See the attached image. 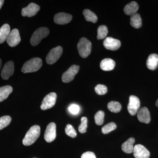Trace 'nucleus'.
<instances>
[{
  "mask_svg": "<svg viewBox=\"0 0 158 158\" xmlns=\"http://www.w3.org/2000/svg\"><path fill=\"white\" fill-rule=\"evenodd\" d=\"M40 128L38 125H34L27 132L25 137L23 140L25 146H30L34 144L40 135Z\"/></svg>",
  "mask_w": 158,
  "mask_h": 158,
  "instance_id": "f257e3e1",
  "label": "nucleus"
},
{
  "mask_svg": "<svg viewBox=\"0 0 158 158\" xmlns=\"http://www.w3.org/2000/svg\"><path fill=\"white\" fill-rule=\"evenodd\" d=\"M42 65V61L40 58H34L24 64L21 71L24 73L35 72L39 70Z\"/></svg>",
  "mask_w": 158,
  "mask_h": 158,
  "instance_id": "f03ea898",
  "label": "nucleus"
},
{
  "mask_svg": "<svg viewBox=\"0 0 158 158\" xmlns=\"http://www.w3.org/2000/svg\"><path fill=\"white\" fill-rule=\"evenodd\" d=\"M92 44L90 40L85 37L80 40L77 45L79 55L83 58H86L89 56L91 51Z\"/></svg>",
  "mask_w": 158,
  "mask_h": 158,
  "instance_id": "7ed1b4c3",
  "label": "nucleus"
},
{
  "mask_svg": "<svg viewBox=\"0 0 158 158\" xmlns=\"http://www.w3.org/2000/svg\"><path fill=\"white\" fill-rule=\"evenodd\" d=\"M49 32L48 28L40 27L37 29L31 36L30 40L31 45L33 46L38 45L43 38L48 36Z\"/></svg>",
  "mask_w": 158,
  "mask_h": 158,
  "instance_id": "20e7f679",
  "label": "nucleus"
},
{
  "mask_svg": "<svg viewBox=\"0 0 158 158\" xmlns=\"http://www.w3.org/2000/svg\"><path fill=\"white\" fill-rule=\"evenodd\" d=\"M62 52L63 49L62 47L60 46L52 49L46 58L47 63L49 65H52L56 62L62 56Z\"/></svg>",
  "mask_w": 158,
  "mask_h": 158,
  "instance_id": "39448f33",
  "label": "nucleus"
},
{
  "mask_svg": "<svg viewBox=\"0 0 158 158\" xmlns=\"http://www.w3.org/2000/svg\"><path fill=\"white\" fill-rule=\"evenodd\" d=\"M80 66L78 65H72L62 74V82L65 83H69L72 81L78 73Z\"/></svg>",
  "mask_w": 158,
  "mask_h": 158,
  "instance_id": "423d86ee",
  "label": "nucleus"
},
{
  "mask_svg": "<svg viewBox=\"0 0 158 158\" xmlns=\"http://www.w3.org/2000/svg\"><path fill=\"white\" fill-rule=\"evenodd\" d=\"M57 94L54 92L48 94L43 99L40 106V109L45 110L53 107L56 101Z\"/></svg>",
  "mask_w": 158,
  "mask_h": 158,
  "instance_id": "0eeeda50",
  "label": "nucleus"
},
{
  "mask_svg": "<svg viewBox=\"0 0 158 158\" xmlns=\"http://www.w3.org/2000/svg\"><path fill=\"white\" fill-rule=\"evenodd\" d=\"M140 107L139 99L135 95H131L129 97V102L127 106V110L130 115L135 116L138 113Z\"/></svg>",
  "mask_w": 158,
  "mask_h": 158,
  "instance_id": "6e6552de",
  "label": "nucleus"
},
{
  "mask_svg": "<svg viewBox=\"0 0 158 158\" xmlns=\"http://www.w3.org/2000/svg\"><path fill=\"white\" fill-rule=\"evenodd\" d=\"M56 137V126L54 123H51L48 125L44 133V138L46 141L50 143Z\"/></svg>",
  "mask_w": 158,
  "mask_h": 158,
  "instance_id": "1a4fd4ad",
  "label": "nucleus"
},
{
  "mask_svg": "<svg viewBox=\"0 0 158 158\" xmlns=\"http://www.w3.org/2000/svg\"><path fill=\"white\" fill-rule=\"evenodd\" d=\"M40 9V7L38 5L34 3H30L27 7L23 9L22 15L24 17H32L37 14Z\"/></svg>",
  "mask_w": 158,
  "mask_h": 158,
  "instance_id": "9d476101",
  "label": "nucleus"
},
{
  "mask_svg": "<svg viewBox=\"0 0 158 158\" xmlns=\"http://www.w3.org/2000/svg\"><path fill=\"white\" fill-rule=\"evenodd\" d=\"M21 37L19 31L17 29L12 30L10 32L7 40V42L9 46L14 47L20 42Z\"/></svg>",
  "mask_w": 158,
  "mask_h": 158,
  "instance_id": "9b49d317",
  "label": "nucleus"
},
{
  "mask_svg": "<svg viewBox=\"0 0 158 158\" xmlns=\"http://www.w3.org/2000/svg\"><path fill=\"white\" fill-rule=\"evenodd\" d=\"M133 154L135 158H149L150 153L144 146L141 144H136L134 146Z\"/></svg>",
  "mask_w": 158,
  "mask_h": 158,
  "instance_id": "f8f14e48",
  "label": "nucleus"
},
{
  "mask_svg": "<svg viewBox=\"0 0 158 158\" xmlns=\"http://www.w3.org/2000/svg\"><path fill=\"white\" fill-rule=\"evenodd\" d=\"M14 72V63L13 61H10L6 62L3 66L1 72V76L3 79L8 80Z\"/></svg>",
  "mask_w": 158,
  "mask_h": 158,
  "instance_id": "ddd939ff",
  "label": "nucleus"
},
{
  "mask_svg": "<svg viewBox=\"0 0 158 158\" xmlns=\"http://www.w3.org/2000/svg\"><path fill=\"white\" fill-rule=\"evenodd\" d=\"M103 45L105 48L109 50L116 51L120 47L121 42L118 40L107 37L104 40Z\"/></svg>",
  "mask_w": 158,
  "mask_h": 158,
  "instance_id": "4468645a",
  "label": "nucleus"
},
{
  "mask_svg": "<svg viewBox=\"0 0 158 158\" xmlns=\"http://www.w3.org/2000/svg\"><path fill=\"white\" fill-rule=\"evenodd\" d=\"M72 19L71 15L60 12L54 16V21L56 23L59 25H65L70 22Z\"/></svg>",
  "mask_w": 158,
  "mask_h": 158,
  "instance_id": "2eb2a0df",
  "label": "nucleus"
},
{
  "mask_svg": "<svg viewBox=\"0 0 158 158\" xmlns=\"http://www.w3.org/2000/svg\"><path fill=\"white\" fill-rule=\"evenodd\" d=\"M137 116L139 121L141 123L148 124L151 121L150 113L148 108L145 107L138 110Z\"/></svg>",
  "mask_w": 158,
  "mask_h": 158,
  "instance_id": "dca6fc26",
  "label": "nucleus"
},
{
  "mask_svg": "<svg viewBox=\"0 0 158 158\" xmlns=\"http://www.w3.org/2000/svg\"><path fill=\"white\" fill-rule=\"evenodd\" d=\"M115 65L116 63L114 60L110 58H106L102 60L100 66L102 70L109 71L113 70Z\"/></svg>",
  "mask_w": 158,
  "mask_h": 158,
  "instance_id": "f3484780",
  "label": "nucleus"
},
{
  "mask_svg": "<svg viewBox=\"0 0 158 158\" xmlns=\"http://www.w3.org/2000/svg\"><path fill=\"white\" fill-rule=\"evenodd\" d=\"M146 65L148 69L154 70L157 68L158 65V55L152 54L149 55L147 60Z\"/></svg>",
  "mask_w": 158,
  "mask_h": 158,
  "instance_id": "a211bd4d",
  "label": "nucleus"
},
{
  "mask_svg": "<svg viewBox=\"0 0 158 158\" xmlns=\"http://www.w3.org/2000/svg\"><path fill=\"white\" fill-rule=\"evenodd\" d=\"M138 9L139 6L138 3L135 2H132L125 6L123 10L126 14L132 16L137 13Z\"/></svg>",
  "mask_w": 158,
  "mask_h": 158,
  "instance_id": "6ab92c4d",
  "label": "nucleus"
},
{
  "mask_svg": "<svg viewBox=\"0 0 158 158\" xmlns=\"http://www.w3.org/2000/svg\"><path fill=\"white\" fill-rule=\"evenodd\" d=\"M11 31L8 24H5L0 28V44L7 40Z\"/></svg>",
  "mask_w": 158,
  "mask_h": 158,
  "instance_id": "aec40b11",
  "label": "nucleus"
},
{
  "mask_svg": "<svg viewBox=\"0 0 158 158\" xmlns=\"http://www.w3.org/2000/svg\"><path fill=\"white\" fill-rule=\"evenodd\" d=\"M135 142V139L133 138H129L122 145V149L123 151L127 154L133 152L134 151V144Z\"/></svg>",
  "mask_w": 158,
  "mask_h": 158,
  "instance_id": "412c9836",
  "label": "nucleus"
},
{
  "mask_svg": "<svg viewBox=\"0 0 158 158\" xmlns=\"http://www.w3.org/2000/svg\"><path fill=\"white\" fill-rule=\"evenodd\" d=\"M13 91V88L9 85L3 86L0 88V102L4 101L8 98Z\"/></svg>",
  "mask_w": 158,
  "mask_h": 158,
  "instance_id": "4be33fe9",
  "label": "nucleus"
},
{
  "mask_svg": "<svg viewBox=\"0 0 158 158\" xmlns=\"http://www.w3.org/2000/svg\"><path fill=\"white\" fill-rule=\"evenodd\" d=\"M130 24L133 27L136 29H138L141 27L142 26V19L141 15L138 13L132 15L131 17Z\"/></svg>",
  "mask_w": 158,
  "mask_h": 158,
  "instance_id": "5701e85b",
  "label": "nucleus"
},
{
  "mask_svg": "<svg viewBox=\"0 0 158 158\" xmlns=\"http://www.w3.org/2000/svg\"><path fill=\"white\" fill-rule=\"evenodd\" d=\"M83 15L85 19L88 22L96 23L98 21V17L96 15L89 9H85L83 11Z\"/></svg>",
  "mask_w": 158,
  "mask_h": 158,
  "instance_id": "b1692460",
  "label": "nucleus"
},
{
  "mask_svg": "<svg viewBox=\"0 0 158 158\" xmlns=\"http://www.w3.org/2000/svg\"><path fill=\"white\" fill-rule=\"evenodd\" d=\"M108 110L111 112L114 113H117L120 112L121 110L122 106L120 103L118 102L111 101L108 103Z\"/></svg>",
  "mask_w": 158,
  "mask_h": 158,
  "instance_id": "393cba45",
  "label": "nucleus"
},
{
  "mask_svg": "<svg viewBox=\"0 0 158 158\" xmlns=\"http://www.w3.org/2000/svg\"><path fill=\"white\" fill-rule=\"evenodd\" d=\"M108 30L107 27L106 26H99L98 29L97 39L102 40L104 39L107 35Z\"/></svg>",
  "mask_w": 158,
  "mask_h": 158,
  "instance_id": "a878e982",
  "label": "nucleus"
},
{
  "mask_svg": "<svg viewBox=\"0 0 158 158\" xmlns=\"http://www.w3.org/2000/svg\"><path fill=\"white\" fill-rule=\"evenodd\" d=\"M105 113L103 111H99L94 116V121L97 125L100 126L104 121Z\"/></svg>",
  "mask_w": 158,
  "mask_h": 158,
  "instance_id": "bb28decb",
  "label": "nucleus"
},
{
  "mask_svg": "<svg viewBox=\"0 0 158 158\" xmlns=\"http://www.w3.org/2000/svg\"><path fill=\"white\" fill-rule=\"evenodd\" d=\"M116 125L115 123L111 122L106 124L102 128V131L103 134H107L112 131H114L116 128Z\"/></svg>",
  "mask_w": 158,
  "mask_h": 158,
  "instance_id": "cd10ccee",
  "label": "nucleus"
},
{
  "mask_svg": "<svg viewBox=\"0 0 158 158\" xmlns=\"http://www.w3.org/2000/svg\"><path fill=\"white\" fill-rule=\"evenodd\" d=\"M11 121V118L10 116H5L0 117V130L9 126Z\"/></svg>",
  "mask_w": 158,
  "mask_h": 158,
  "instance_id": "c85d7f7f",
  "label": "nucleus"
},
{
  "mask_svg": "<svg viewBox=\"0 0 158 158\" xmlns=\"http://www.w3.org/2000/svg\"><path fill=\"white\" fill-rule=\"evenodd\" d=\"M88 127V119L87 117H82L81 118V124L79 126L78 130L80 133L83 134L87 131Z\"/></svg>",
  "mask_w": 158,
  "mask_h": 158,
  "instance_id": "c756f323",
  "label": "nucleus"
},
{
  "mask_svg": "<svg viewBox=\"0 0 158 158\" xmlns=\"http://www.w3.org/2000/svg\"><path fill=\"white\" fill-rule=\"evenodd\" d=\"M65 133L67 135L71 138H75L77 137L76 131L73 127L70 124H67L65 128Z\"/></svg>",
  "mask_w": 158,
  "mask_h": 158,
  "instance_id": "7c9ffc66",
  "label": "nucleus"
},
{
  "mask_svg": "<svg viewBox=\"0 0 158 158\" xmlns=\"http://www.w3.org/2000/svg\"><path fill=\"white\" fill-rule=\"evenodd\" d=\"M96 93L98 95H104L107 92L108 89L106 86L103 85H97L94 88Z\"/></svg>",
  "mask_w": 158,
  "mask_h": 158,
  "instance_id": "2f4dec72",
  "label": "nucleus"
},
{
  "mask_svg": "<svg viewBox=\"0 0 158 158\" xmlns=\"http://www.w3.org/2000/svg\"><path fill=\"white\" fill-rule=\"evenodd\" d=\"M69 110L71 113L73 115H76L80 111V107L78 105L72 104L69 106Z\"/></svg>",
  "mask_w": 158,
  "mask_h": 158,
  "instance_id": "473e14b6",
  "label": "nucleus"
},
{
  "mask_svg": "<svg viewBox=\"0 0 158 158\" xmlns=\"http://www.w3.org/2000/svg\"><path fill=\"white\" fill-rule=\"evenodd\" d=\"M81 158H96L94 153L91 152H87L82 155Z\"/></svg>",
  "mask_w": 158,
  "mask_h": 158,
  "instance_id": "72a5a7b5",
  "label": "nucleus"
},
{
  "mask_svg": "<svg viewBox=\"0 0 158 158\" xmlns=\"http://www.w3.org/2000/svg\"><path fill=\"white\" fill-rule=\"evenodd\" d=\"M4 2L5 1L4 0H0V9L2 8V6L3 4H4Z\"/></svg>",
  "mask_w": 158,
  "mask_h": 158,
  "instance_id": "f704fd0d",
  "label": "nucleus"
},
{
  "mask_svg": "<svg viewBox=\"0 0 158 158\" xmlns=\"http://www.w3.org/2000/svg\"><path fill=\"white\" fill-rule=\"evenodd\" d=\"M2 61L1 59H0V69H1V67H2Z\"/></svg>",
  "mask_w": 158,
  "mask_h": 158,
  "instance_id": "c9c22d12",
  "label": "nucleus"
},
{
  "mask_svg": "<svg viewBox=\"0 0 158 158\" xmlns=\"http://www.w3.org/2000/svg\"><path fill=\"white\" fill-rule=\"evenodd\" d=\"M156 106L158 107V99H157V100L156 102Z\"/></svg>",
  "mask_w": 158,
  "mask_h": 158,
  "instance_id": "e433bc0d",
  "label": "nucleus"
},
{
  "mask_svg": "<svg viewBox=\"0 0 158 158\" xmlns=\"http://www.w3.org/2000/svg\"></svg>",
  "mask_w": 158,
  "mask_h": 158,
  "instance_id": "4c0bfd02",
  "label": "nucleus"
}]
</instances>
